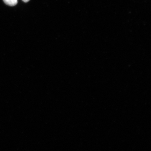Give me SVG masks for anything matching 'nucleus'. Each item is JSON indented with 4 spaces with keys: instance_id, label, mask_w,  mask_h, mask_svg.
<instances>
[{
    "instance_id": "obj_2",
    "label": "nucleus",
    "mask_w": 151,
    "mask_h": 151,
    "mask_svg": "<svg viewBox=\"0 0 151 151\" xmlns=\"http://www.w3.org/2000/svg\"><path fill=\"white\" fill-rule=\"evenodd\" d=\"M22 1L24 2L25 3L28 2V1H29V0H22Z\"/></svg>"
},
{
    "instance_id": "obj_1",
    "label": "nucleus",
    "mask_w": 151,
    "mask_h": 151,
    "mask_svg": "<svg viewBox=\"0 0 151 151\" xmlns=\"http://www.w3.org/2000/svg\"><path fill=\"white\" fill-rule=\"evenodd\" d=\"M5 4L10 6H14L18 3V0H3Z\"/></svg>"
}]
</instances>
